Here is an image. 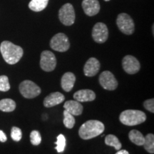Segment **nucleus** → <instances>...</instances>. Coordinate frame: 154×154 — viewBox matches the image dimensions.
<instances>
[{
	"label": "nucleus",
	"mask_w": 154,
	"mask_h": 154,
	"mask_svg": "<svg viewBox=\"0 0 154 154\" xmlns=\"http://www.w3.org/2000/svg\"><path fill=\"white\" fill-rule=\"evenodd\" d=\"M0 51L3 59L9 64H15L22 59L24 51L19 46L9 41H4L0 45Z\"/></svg>",
	"instance_id": "1"
},
{
	"label": "nucleus",
	"mask_w": 154,
	"mask_h": 154,
	"mask_svg": "<svg viewBox=\"0 0 154 154\" xmlns=\"http://www.w3.org/2000/svg\"><path fill=\"white\" fill-rule=\"evenodd\" d=\"M104 124L97 120H89L82 125L79 130V136L84 140L91 139L104 131Z\"/></svg>",
	"instance_id": "2"
},
{
	"label": "nucleus",
	"mask_w": 154,
	"mask_h": 154,
	"mask_svg": "<svg viewBox=\"0 0 154 154\" xmlns=\"http://www.w3.org/2000/svg\"><path fill=\"white\" fill-rule=\"evenodd\" d=\"M119 120L126 126H136L145 122L146 120V113L141 111L128 109L123 111L119 116Z\"/></svg>",
	"instance_id": "3"
},
{
	"label": "nucleus",
	"mask_w": 154,
	"mask_h": 154,
	"mask_svg": "<svg viewBox=\"0 0 154 154\" xmlns=\"http://www.w3.org/2000/svg\"><path fill=\"white\" fill-rule=\"evenodd\" d=\"M116 24L119 30L126 35H131L135 31L134 22L131 17L126 13H121L118 15Z\"/></svg>",
	"instance_id": "4"
},
{
	"label": "nucleus",
	"mask_w": 154,
	"mask_h": 154,
	"mask_svg": "<svg viewBox=\"0 0 154 154\" xmlns=\"http://www.w3.org/2000/svg\"><path fill=\"white\" fill-rule=\"evenodd\" d=\"M19 91L26 99H34L41 94V88L35 83L25 80L19 85Z\"/></svg>",
	"instance_id": "5"
},
{
	"label": "nucleus",
	"mask_w": 154,
	"mask_h": 154,
	"mask_svg": "<svg viewBox=\"0 0 154 154\" xmlns=\"http://www.w3.org/2000/svg\"><path fill=\"white\" fill-rule=\"evenodd\" d=\"M59 19L65 26L74 24L76 19L75 11L72 4L66 3L61 7L59 11Z\"/></svg>",
	"instance_id": "6"
},
{
	"label": "nucleus",
	"mask_w": 154,
	"mask_h": 154,
	"mask_svg": "<svg viewBox=\"0 0 154 154\" xmlns=\"http://www.w3.org/2000/svg\"><path fill=\"white\" fill-rule=\"evenodd\" d=\"M50 47L54 51L65 52L70 47V42L66 34L58 33L51 38L50 41Z\"/></svg>",
	"instance_id": "7"
},
{
	"label": "nucleus",
	"mask_w": 154,
	"mask_h": 154,
	"mask_svg": "<svg viewBox=\"0 0 154 154\" xmlns=\"http://www.w3.org/2000/svg\"><path fill=\"white\" fill-rule=\"evenodd\" d=\"M57 66V59L55 55L50 51H42L40 59V66L44 72H50L54 70Z\"/></svg>",
	"instance_id": "8"
},
{
	"label": "nucleus",
	"mask_w": 154,
	"mask_h": 154,
	"mask_svg": "<svg viewBox=\"0 0 154 154\" xmlns=\"http://www.w3.org/2000/svg\"><path fill=\"white\" fill-rule=\"evenodd\" d=\"M92 37L96 43L103 44L106 42L109 37V29L106 25L102 22L96 23L92 30Z\"/></svg>",
	"instance_id": "9"
},
{
	"label": "nucleus",
	"mask_w": 154,
	"mask_h": 154,
	"mask_svg": "<svg viewBox=\"0 0 154 154\" xmlns=\"http://www.w3.org/2000/svg\"><path fill=\"white\" fill-rule=\"evenodd\" d=\"M99 83L104 89L109 91H113L118 86L116 79L109 71H105L101 73L99 76Z\"/></svg>",
	"instance_id": "10"
},
{
	"label": "nucleus",
	"mask_w": 154,
	"mask_h": 154,
	"mask_svg": "<svg viewBox=\"0 0 154 154\" xmlns=\"http://www.w3.org/2000/svg\"><path fill=\"white\" fill-rule=\"evenodd\" d=\"M122 66L124 70L128 74H134L139 72L140 62L136 57L131 55H127L122 60Z\"/></svg>",
	"instance_id": "11"
},
{
	"label": "nucleus",
	"mask_w": 154,
	"mask_h": 154,
	"mask_svg": "<svg viewBox=\"0 0 154 154\" xmlns=\"http://www.w3.org/2000/svg\"><path fill=\"white\" fill-rule=\"evenodd\" d=\"M100 62L97 59L91 57L88 59L84 67V73L86 76L92 77L98 74L100 69Z\"/></svg>",
	"instance_id": "12"
},
{
	"label": "nucleus",
	"mask_w": 154,
	"mask_h": 154,
	"mask_svg": "<svg viewBox=\"0 0 154 154\" xmlns=\"http://www.w3.org/2000/svg\"><path fill=\"white\" fill-rule=\"evenodd\" d=\"M82 8L86 15L95 16L100 11V4L98 0H83Z\"/></svg>",
	"instance_id": "13"
},
{
	"label": "nucleus",
	"mask_w": 154,
	"mask_h": 154,
	"mask_svg": "<svg viewBox=\"0 0 154 154\" xmlns=\"http://www.w3.org/2000/svg\"><path fill=\"white\" fill-rule=\"evenodd\" d=\"M65 100V96L60 92H54L47 96L44 100V106L47 108H51L60 104Z\"/></svg>",
	"instance_id": "14"
},
{
	"label": "nucleus",
	"mask_w": 154,
	"mask_h": 154,
	"mask_svg": "<svg viewBox=\"0 0 154 154\" xmlns=\"http://www.w3.org/2000/svg\"><path fill=\"white\" fill-rule=\"evenodd\" d=\"M74 99L79 102L92 101L95 100L96 94L92 90L82 89L75 92Z\"/></svg>",
	"instance_id": "15"
},
{
	"label": "nucleus",
	"mask_w": 154,
	"mask_h": 154,
	"mask_svg": "<svg viewBox=\"0 0 154 154\" xmlns=\"http://www.w3.org/2000/svg\"><path fill=\"white\" fill-rule=\"evenodd\" d=\"M75 82H76V76L72 72H66L63 75L61 80V85L63 91L69 92L72 90Z\"/></svg>",
	"instance_id": "16"
},
{
	"label": "nucleus",
	"mask_w": 154,
	"mask_h": 154,
	"mask_svg": "<svg viewBox=\"0 0 154 154\" xmlns=\"http://www.w3.org/2000/svg\"><path fill=\"white\" fill-rule=\"evenodd\" d=\"M65 110L73 116H79L83 112V106L80 102L75 101H67L63 105Z\"/></svg>",
	"instance_id": "17"
},
{
	"label": "nucleus",
	"mask_w": 154,
	"mask_h": 154,
	"mask_svg": "<svg viewBox=\"0 0 154 154\" xmlns=\"http://www.w3.org/2000/svg\"><path fill=\"white\" fill-rule=\"evenodd\" d=\"M49 4V0H31L29 4V7L31 10L36 11H43Z\"/></svg>",
	"instance_id": "18"
},
{
	"label": "nucleus",
	"mask_w": 154,
	"mask_h": 154,
	"mask_svg": "<svg viewBox=\"0 0 154 154\" xmlns=\"http://www.w3.org/2000/svg\"><path fill=\"white\" fill-rule=\"evenodd\" d=\"M128 138L132 143L137 146H143L145 137L137 130H131L128 134Z\"/></svg>",
	"instance_id": "19"
},
{
	"label": "nucleus",
	"mask_w": 154,
	"mask_h": 154,
	"mask_svg": "<svg viewBox=\"0 0 154 154\" xmlns=\"http://www.w3.org/2000/svg\"><path fill=\"white\" fill-rule=\"evenodd\" d=\"M16 109V103L10 99H5L0 101V110L4 112H11Z\"/></svg>",
	"instance_id": "20"
},
{
	"label": "nucleus",
	"mask_w": 154,
	"mask_h": 154,
	"mask_svg": "<svg viewBox=\"0 0 154 154\" xmlns=\"http://www.w3.org/2000/svg\"><path fill=\"white\" fill-rule=\"evenodd\" d=\"M105 143L106 144L107 146L114 147L116 151H119V150H120L121 149V142L119 141V138L116 136H114V135L109 134L106 136Z\"/></svg>",
	"instance_id": "21"
},
{
	"label": "nucleus",
	"mask_w": 154,
	"mask_h": 154,
	"mask_svg": "<svg viewBox=\"0 0 154 154\" xmlns=\"http://www.w3.org/2000/svg\"><path fill=\"white\" fill-rule=\"evenodd\" d=\"M143 147L146 151L150 153H154V136L152 134H149L145 137Z\"/></svg>",
	"instance_id": "22"
},
{
	"label": "nucleus",
	"mask_w": 154,
	"mask_h": 154,
	"mask_svg": "<svg viewBox=\"0 0 154 154\" xmlns=\"http://www.w3.org/2000/svg\"><path fill=\"white\" fill-rule=\"evenodd\" d=\"M75 123V118L74 116L69 113L68 111L64 110L63 111V124L67 128H74Z\"/></svg>",
	"instance_id": "23"
},
{
	"label": "nucleus",
	"mask_w": 154,
	"mask_h": 154,
	"mask_svg": "<svg viewBox=\"0 0 154 154\" xmlns=\"http://www.w3.org/2000/svg\"><path fill=\"white\" fill-rule=\"evenodd\" d=\"M57 146L56 149L59 153H62L64 151L65 146H66V138L63 134H60L57 136V140L56 142Z\"/></svg>",
	"instance_id": "24"
},
{
	"label": "nucleus",
	"mask_w": 154,
	"mask_h": 154,
	"mask_svg": "<svg viewBox=\"0 0 154 154\" xmlns=\"http://www.w3.org/2000/svg\"><path fill=\"white\" fill-rule=\"evenodd\" d=\"M10 89V84L9 82L8 77L5 75L0 76V91H8Z\"/></svg>",
	"instance_id": "25"
},
{
	"label": "nucleus",
	"mask_w": 154,
	"mask_h": 154,
	"mask_svg": "<svg viewBox=\"0 0 154 154\" xmlns=\"http://www.w3.org/2000/svg\"><path fill=\"white\" fill-rule=\"evenodd\" d=\"M30 141L34 146H38L42 142V136L38 131H32L30 134Z\"/></svg>",
	"instance_id": "26"
},
{
	"label": "nucleus",
	"mask_w": 154,
	"mask_h": 154,
	"mask_svg": "<svg viewBox=\"0 0 154 154\" xmlns=\"http://www.w3.org/2000/svg\"><path fill=\"white\" fill-rule=\"evenodd\" d=\"M11 137L14 141H19L22 137V130L18 127H12L11 131Z\"/></svg>",
	"instance_id": "27"
},
{
	"label": "nucleus",
	"mask_w": 154,
	"mask_h": 154,
	"mask_svg": "<svg viewBox=\"0 0 154 154\" xmlns=\"http://www.w3.org/2000/svg\"><path fill=\"white\" fill-rule=\"evenodd\" d=\"M143 106L146 110L150 112L154 113V99H148L143 102Z\"/></svg>",
	"instance_id": "28"
},
{
	"label": "nucleus",
	"mask_w": 154,
	"mask_h": 154,
	"mask_svg": "<svg viewBox=\"0 0 154 154\" xmlns=\"http://www.w3.org/2000/svg\"><path fill=\"white\" fill-rule=\"evenodd\" d=\"M7 140V136H6L5 133H4L2 131L0 130V141L1 142H6Z\"/></svg>",
	"instance_id": "29"
},
{
	"label": "nucleus",
	"mask_w": 154,
	"mask_h": 154,
	"mask_svg": "<svg viewBox=\"0 0 154 154\" xmlns=\"http://www.w3.org/2000/svg\"><path fill=\"white\" fill-rule=\"evenodd\" d=\"M116 154H129L126 150H119V151H117V153Z\"/></svg>",
	"instance_id": "30"
},
{
	"label": "nucleus",
	"mask_w": 154,
	"mask_h": 154,
	"mask_svg": "<svg viewBox=\"0 0 154 154\" xmlns=\"http://www.w3.org/2000/svg\"><path fill=\"white\" fill-rule=\"evenodd\" d=\"M104 1H106V2H109V1H110V0H104Z\"/></svg>",
	"instance_id": "31"
}]
</instances>
